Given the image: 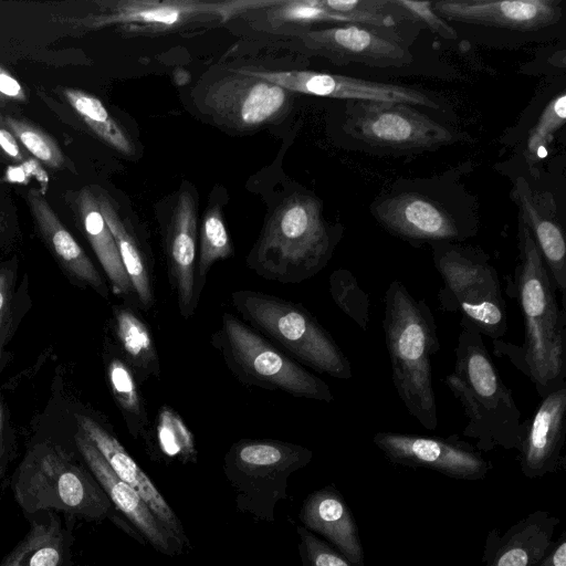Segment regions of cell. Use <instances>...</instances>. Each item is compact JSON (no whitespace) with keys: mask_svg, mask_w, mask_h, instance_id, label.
<instances>
[{"mask_svg":"<svg viewBox=\"0 0 566 566\" xmlns=\"http://www.w3.org/2000/svg\"><path fill=\"white\" fill-rule=\"evenodd\" d=\"M518 263L509 281L524 319L522 345L492 340L494 353L507 358L531 379L541 398L566 386L565 311L535 240L518 217Z\"/></svg>","mask_w":566,"mask_h":566,"instance_id":"obj_1","label":"cell"},{"mask_svg":"<svg viewBox=\"0 0 566 566\" xmlns=\"http://www.w3.org/2000/svg\"><path fill=\"white\" fill-rule=\"evenodd\" d=\"M461 332L454 350L453 370L444 382L461 402L468 423L462 436L475 440V448L520 450L522 413L512 391L494 365L478 328L460 318Z\"/></svg>","mask_w":566,"mask_h":566,"instance_id":"obj_2","label":"cell"},{"mask_svg":"<svg viewBox=\"0 0 566 566\" xmlns=\"http://www.w3.org/2000/svg\"><path fill=\"white\" fill-rule=\"evenodd\" d=\"M382 327L394 387L407 411L426 429L438 427L432 356L440 349L434 316L423 298L394 280L385 292Z\"/></svg>","mask_w":566,"mask_h":566,"instance_id":"obj_3","label":"cell"},{"mask_svg":"<svg viewBox=\"0 0 566 566\" xmlns=\"http://www.w3.org/2000/svg\"><path fill=\"white\" fill-rule=\"evenodd\" d=\"M460 186L451 177L398 181L374 201L371 213L388 233L416 248L461 243L478 233L479 217Z\"/></svg>","mask_w":566,"mask_h":566,"instance_id":"obj_4","label":"cell"},{"mask_svg":"<svg viewBox=\"0 0 566 566\" xmlns=\"http://www.w3.org/2000/svg\"><path fill=\"white\" fill-rule=\"evenodd\" d=\"M338 238L326 224L321 202L295 193L273 211L247 263L265 280L301 283L325 268Z\"/></svg>","mask_w":566,"mask_h":566,"instance_id":"obj_5","label":"cell"},{"mask_svg":"<svg viewBox=\"0 0 566 566\" xmlns=\"http://www.w3.org/2000/svg\"><path fill=\"white\" fill-rule=\"evenodd\" d=\"M13 499L24 516L53 511L74 520L99 522L113 504L90 470L57 446L29 450L11 479Z\"/></svg>","mask_w":566,"mask_h":566,"instance_id":"obj_6","label":"cell"},{"mask_svg":"<svg viewBox=\"0 0 566 566\" xmlns=\"http://www.w3.org/2000/svg\"><path fill=\"white\" fill-rule=\"evenodd\" d=\"M432 260L442 279L438 292L444 312L461 314L481 335L502 339L507 332L506 304L496 269L481 249L461 243H432Z\"/></svg>","mask_w":566,"mask_h":566,"instance_id":"obj_7","label":"cell"},{"mask_svg":"<svg viewBox=\"0 0 566 566\" xmlns=\"http://www.w3.org/2000/svg\"><path fill=\"white\" fill-rule=\"evenodd\" d=\"M231 301L247 322L302 363L334 378H352L347 357L303 306L251 290L233 292Z\"/></svg>","mask_w":566,"mask_h":566,"instance_id":"obj_8","label":"cell"},{"mask_svg":"<svg viewBox=\"0 0 566 566\" xmlns=\"http://www.w3.org/2000/svg\"><path fill=\"white\" fill-rule=\"evenodd\" d=\"M228 368L250 386L281 390L294 397L332 402L328 385L275 348L237 316L223 313L211 336Z\"/></svg>","mask_w":566,"mask_h":566,"instance_id":"obj_9","label":"cell"},{"mask_svg":"<svg viewBox=\"0 0 566 566\" xmlns=\"http://www.w3.org/2000/svg\"><path fill=\"white\" fill-rule=\"evenodd\" d=\"M313 452L300 444L272 439H241L223 459V472L235 490L239 510L274 522V507L287 499L290 475L306 467Z\"/></svg>","mask_w":566,"mask_h":566,"instance_id":"obj_10","label":"cell"},{"mask_svg":"<svg viewBox=\"0 0 566 566\" xmlns=\"http://www.w3.org/2000/svg\"><path fill=\"white\" fill-rule=\"evenodd\" d=\"M346 114L347 134L373 149L436 150L458 137L450 128L405 103L350 99Z\"/></svg>","mask_w":566,"mask_h":566,"instance_id":"obj_11","label":"cell"},{"mask_svg":"<svg viewBox=\"0 0 566 566\" xmlns=\"http://www.w3.org/2000/svg\"><path fill=\"white\" fill-rule=\"evenodd\" d=\"M373 442L394 464L430 469L457 480H482L492 469V463L474 446L458 436L442 438L379 431Z\"/></svg>","mask_w":566,"mask_h":566,"instance_id":"obj_12","label":"cell"},{"mask_svg":"<svg viewBox=\"0 0 566 566\" xmlns=\"http://www.w3.org/2000/svg\"><path fill=\"white\" fill-rule=\"evenodd\" d=\"M280 1L120 0L105 3L107 12L90 18L87 25L124 24L161 31L195 22L226 21L244 10L271 8Z\"/></svg>","mask_w":566,"mask_h":566,"instance_id":"obj_13","label":"cell"},{"mask_svg":"<svg viewBox=\"0 0 566 566\" xmlns=\"http://www.w3.org/2000/svg\"><path fill=\"white\" fill-rule=\"evenodd\" d=\"M304 45L317 55L338 65L360 63L374 67H401L412 61V55L399 34L357 23L301 34Z\"/></svg>","mask_w":566,"mask_h":566,"instance_id":"obj_14","label":"cell"},{"mask_svg":"<svg viewBox=\"0 0 566 566\" xmlns=\"http://www.w3.org/2000/svg\"><path fill=\"white\" fill-rule=\"evenodd\" d=\"M290 92L235 70L211 84L205 104L219 123L248 130L272 122L289 106Z\"/></svg>","mask_w":566,"mask_h":566,"instance_id":"obj_15","label":"cell"},{"mask_svg":"<svg viewBox=\"0 0 566 566\" xmlns=\"http://www.w3.org/2000/svg\"><path fill=\"white\" fill-rule=\"evenodd\" d=\"M240 72L274 83L289 92L340 99H369L438 107L421 91L346 75L315 71H266L240 69Z\"/></svg>","mask_w":566,"mask_h":566,"instance_id":"obj_16","label":"cell"},{"mask_svg":"<svg viewBox=\"0 0 566 566\" xmlns=\"http://www.w3.org/2000/svg\"><path fill=\"white\" fill-rule=\"evenodd\" d=\"M432 9L444 21L522 33L552 27L563 14L558 0H442Z\"/></svg>","mask_w":566,"mask_h":566,"instance_id":"obj_17","label":"cell"},{"mask_svg":"<svg viewBox=\"0 0 566 566\" xmlns=\"http://www.w3.org/2000/svg\"><path fill=\"white\" fill-rule=\"evenodd\" d=\"M566 386L542 398L523 424L520 467L527 479L556 473L564 463Z\"/></svg>","mask_w":566,"mask_h":566,"instance_id":"obj_18","label":"cell"},{"mask_svg":"<svg viewBox=\"0 0 566 566\" xmlns=\"http://www.w3.org/2000/svg\"><path fill=\"white\" fill-rule=\"evenodd\" d=\"M78 430L94 444L116 475L132 486L147 504L169 535L176 551L187 543L181 522L155 484L138 467L120 442L91 417L76 415Z\"/></svg>","mask_w":566,"mask_h":566,"instance_id":"obj_19","label":"cell"},{"mask_svg":"<svg viewBox=\"0 0 566 566\" xmlns=\"http://www.w3.org/2000/svg\"><path fill=\"white\" fill-rule=\"evenodd\" d=\"M166 255L170 286L184 318L193 315L196 298L197 208L192 195L182 191L172 209L166 232Z\"/></svg>","mask_w":566,"mask_h":566,"instance_id":"obj_20","label":"cell"},{"mask_svg":"<svg viewBox=\"0 0 566 566\" xmlns=\"http://www.w3.org/2000/svg\"><path fill=\"white\" fill-rule=\"evenodd\" d=\"M511 198L518 208V217L525 222L535 240L555 290L562 293L564 306L566 239L555 202L549 195L533 190L523 177L515 180Z\"/></svg>","mask_w":566,"mask_h":566,"instance_id":"obj_21","label":"cell"},{"mask_svg":"<svg viewBox=\"0 0 566 566\" xmlns=\"http://www.w3.org/2000/svg\"><path fill=\"white\" fill-rule=\"evenodd\" d=\"M74 440L84 463L112 504L126 516L155 549L166 555H174L177 551L169 535L140 495L116 475L104 457L82 431L76 432Z\"/></svg>","mask_w":566,"mask_h":566,"instance_id":"obj_22","label":"cell"},{"mask_svg":"<svg viewBox=\"0 0 566 566\" xmlns=\"http://www.w3.org/2000/svg\"><path fill=\"white\" fill-rule=\"evenodd\" d=\"M560 520L535 511L510 526L503 535L491 530L482 556L484 566H537L554 544Z\"/></svg>","mask_w":566,"mask_h":566,"instance_id":"obj_23","label":"cell"},{"mask_svg":"<svg viewBox=\"0 0 566 566\" xmlns=\"http://www.w3.org/2000/svg\"><path fill=\"white\" fill-rule=\"evenodd\" d=\"M29 530L0 566H74V518L53 511L27 516Z\"/></svg>","mask_w":566,"mask_h":566,"instance_id":"obj_24","label":"cell"},{"mask_svg":"<svg viewBox=\"0 0 566 566\" xmlns=\"http://www.w3.org/2000/svg\"><path fill=\"white\" fill-rule=\"evenodd\" d=\"M298 516L305 528L322 535L353 566H365L355 517L336 488L327 485L308 494Z\"/></svg>","mask_w":566,"mask_h":566,"instance_id":"obj_25","label":"cell"},{"mask_svg":"<svg viewBox=\"0 0 566 566\" xmlns=\"http://www.w3.org/2000/svg\"><path fill=\"white\" fill-rule=\"evenodd\" d=\"M28 200L38 227L61 264L77 280L91 285L102 295L105 283L90 258L61 223L46 199L38 190H30Z\"/></svg>","mask_w":566,"mask_h":566,"instance_id":"obj_26","label":"cell"},{"mask_svg":"<svg viewBox=\"0 0 566 566\" xmlns=\"http://www.w3.org/2000/svg\"><path fill=\"white\" fill-rule=\"evenodd\" d=\"M96 198L102 216L114 238L120 261L136 295V301L142 310L148 311L154 306L155 298L151 285V269L147 254L118 214L112 200L102 193Z\"/></svg>","mask_w":566,"mask_h":566,"instance_id":"obj_27","label":"cell"},{"mask_svg":"<svg viewBox=\"0 0 566 566\" xmlns=\"http://www.w3.org/2000/svg\"><path fill=\"white\" fill-rule=\"evenodd\" d=\"M77 206L86 237L115 293L136 298L114 238L99 210L97 198L90 189L84 188L78 195Z\"/></svg>","mask_w":566,"mask_h":566,"instance_id":"obj_28","label":"cell"},{"mask_svg":"<svg viewBox=\"0 0 566 566\" xmlns=\"http://www.w3.org/2000/svg\"><path fill=\"white\" fill-rule=\"evenodd\" d=\"M115 334L125 361L139 384L160 375V364L154 337L147 324L128 307L114 314Z\"/></svg>","mask_w":566,"mask_h":566,"instance_id":"obj_29","label":"cell"},{"mask_svg":"<svg viewBox=\"0 0 566 566\" xmlns=\"http://www.w3.org/2000/svg\"><path fill=\"white\" fill-rule=\"evenodd\" d=\"M106 370L111 390L128 431L136 439L145 436L149 422L148 415L134 373L120 357H112Z\"/></svg>","mask_w":566,"mask_h":566,"instance_id":"obj_30","label":"cell"},{"mask_svg":"<svg viewBox=\"0 0 566 566\" xmlns=\"http://www.w3.org/2000/svg\"><path fill=\"white\" fill-rule=\"evenodd\" d=\"M233 254L231 240L219 205H211L205 212L199 234V250L196 262V298L199 303L207 275L219 260Z\"/></svg>","mask_w":566,"mask_h":566,"instance_id":"obj_31","label":"cell"},{"mask_svg":"<svg viewBox=\"0 0 566 566\" xmlns=\"http://www.w3.org/2000/svg\"><path fill=\"white\" fill-rule=\"evenodd\" d=\"M64 95L75 112L101 139L126 156L135 154L130 138L111 117L97 97L73 88L64 90Z\"/></svg>","mask_w":566,"mask_h":566,"instance_id":"obj_32","label":"cell"},{"mask_svg":"<svg viewBox=\"0 0 566 566\" xmlns=\"http://www.w3.org/2000/svg\"><path fill=\"white\" fill-rule=\"evenodd\" d=\"M328 283L335 304L363 331H366L370 314V297L359 286L355 275L349 270L338 269L329 275Z\"/></svg>","mask_w":566,"mask_h":566,"instance_id":"obj_33","label":"cell"},{"mask_svg":"<svg viewBox=\"0 0 566 566\" xmlns=\"http://www.w3.org/2000/svg\"><path fill=\"white\" fill-rule=\"evenodd\" d=\"M269 14L276 23L301 25L316 22L357 23L353 17L328 11L319 0H281L270 8Z\"/></svg>","mask_w":566,"mask_h":566,"instance_id":"obj_34","label":"cell"},{"mask_svg":"<svg viewBox=\"0 0 566 566\" xmlns=\"http://www.w3.org/2000/svg\"><path fill=\"white\" fill-rule=\"evenodd\" d=\"M566 119V94L563 91L555 96L539 115L538 122L531 129L526 140V150L524 156L530 165L538 161L541 150L546 149L553 140V135L565 123Z\"/></svg>","mask_w":566,"mask_h":566,"instance_id":"obj_35","label":"cell"},{"mask_svg":"<svg viewBox=\"0 0 566 566\" xmlns=\"http://www.w3.org/2000/svg\"><path fill=\"white\" fill-rule=\"evenodd\" d=\"M3 125L35 158L52 168H59L64 157L56 143L36 127L11 116H0Z\"/></svg>","mask_w":566,"mask_h":566,"instance_id":"obj_36","label":"cell"},{"mask_svg":"<svg viewBox=\"0 0 566 566\" xmlns=\"http://www.w3.org/2000/svg\"><path fill=\"white\" fill-rule=\"evenodd\" d=\"M155 433L161 449L169 454L189 455L193 450L190 431L175 410L167 406L158 412Z\"/></svg>","mask_w":566,"mask_h":566,"instance_id":"obj_37","label":"cell"},{"mask_svg":"<svg viewBox=\"0 0 566 566\" xmlns=\"http://www.w3.org/2000/svg\"><path fill=\"white\" fill-rule=\"evenodd\" d=\"M298 552L303 566H353L338 551L313 532L297 526Z\"/></svg>","mask_w":566,"mask_h":566,"instance_id":"obj_38","label":"cell"},{"mask_svg":"<svg viewBox=\"0 0 566 566\" xmlns=\"http://www.w3.org/2000/svg\"><path fill=\"white\" fill-rule=\"evenodd\" d=\"M394 3L402 12L406 20L421 22L433 33L444 39L457 38L454 29L433 11L432 1L394 0Z\"/></svg>","mask_w":566,"mask_h":566,"instance_id":"obj_39","label":"cell"},{"mask_svg":"<svg viewBox=\"0 0 566 566\" xmlns=\"http://www.w3.org/2000/svg\"><path fill=\"white\" fill-rule=\"evenodd\" d=\"M537 566H566V532H563Z\"/></svg>","mask_w":566,"mask_h":566,"instance_id":"obj_40","label":"cell"},{"mask_svg":"<svg viewBox=\"0 0 566 566\" xmlns=\"http://www.w3.org/2000/svg\"><path fill=\"white\" fill-rule=\"evenodd\" d=\"M0 94L9 98L24 101L25 94L15 77L0 66Z\"/></svg>","mask_w":566,"mask_h":566,"instance_id":"obj_41","label":"cell"},{"mask_svg":"<svg viewBox=\"0 0 566 566\" xmlns=\"http://www.w3.org/2000/svg\"><path fill=\"white\" fill-rule=\"evenodd\" d=\"M0 148L12 159L22 160L23 153L14 135L2 124H0Z\"/></svg>","mask_w":566,"mask_h":566,"instance_id":"obj_42","label":"cell"},{"mask_svg":"<svg viewBox=\"0 0 566 566\" xmlns=\"http://www.w3.org/2000/svg\"><path fill=\"white\" fill-rule=\"evenodd\" d=\"M11 279L7 272H0V328L10 311Z\"/></svg>","mask_w":566,"mask_h":566,"instance_id":"obj_43","label":"cell"},{"mask_svg":"<svg viewBox=\"0 0 566 566\" xmlns=\"http://www.w3.org/2000/svg\"><path fill=\"white\" fill-rule=\"evenodd\" d=\"M3 405L0 401V480L3 476L4 473V460H6V447H4V440H3Z\"/></svg>","mask_w":566,"mask_h":566,"instance_id":"obj_44","label":"cell"},{"mask_svg":"<svg viewBox=\"0 0 566 566\" xmlns=\"http://www.w3.org/2000/svg\"><path fill=\"white\" fill-rule=\"evenodd\" d=\"M1 506H2V499H1V496H0V510H1Z\"/></svg>","mask_w":566,"mask_h":566,"instance_id":"obj_45","label":"cell"},{"mask_svg":"<svg viewBox=\"0 0 566 566\" xmlns=\"http://www.w3.org/2000/svg\"><path fill=\"white\" fill-rule=\"evenodd\" d=\"M0 356H1V346H0Z\"/></svg>","mask_w":566,"mask_h":566,"instance_id":"obj_46","label":"cell"}]
</instances>
